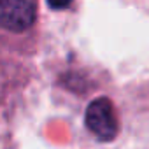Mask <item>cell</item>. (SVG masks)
<instances>
[{
    "label": "cell",
    "instance_id": "6da1fadb",
    "mask_svg": "<svg viewBox=\"0 0 149 149\" xmlns=\"http://www.w3.org/2000/svg\"><path fill=\"white\" fill-rule=\"evenodd\" d=\"M40 42V0H0V56H33Z\"/></svg>",
    "mask_w": 149,
    "mask_h": 149
},
{
    "label": "cell",
    "instance_id": "7a4b0ae2",
    "mask_svg": "<svg viewBox=\"0 0 149 149\" xmlns=\"http://www.w3.org/2000/svg\"><path fill=\"white\" fill-rule=\"evenodd\" d=\"M84 121L88 130L102 142H109L118 135V114L107 97L95 98L88 105L84 112Z\"/></svg>",
    "mask_w": 149,
    "mask_h": 149
},
{
    "label": "cell",
    "instance_id": "3957f363",
    "mask_svg": "<svg viewBox=\"0 0 149 149\" xmlns=\"http://www.w3.org/2000/svg\"><path fill=\"white\" fill-rule=\"evenodd\" d=\"M47 4L51 9H67L70 7L72 0H47Z\"/></svg>",
    "mask_w": 149,
    "mask_h": 149
},
{
    "label": "cell",
    "instance_id": "277c9868",
    "mask_svg": "<svg viewBox=\"0 0 149 149\" xmlns=\"http://www.w3.org/2000/svg\"><path fill=\"white\" fill-rule=\"evenodd\" d=\"M0 105H2V77H0Z\"/></svg>",
    "mask_w": 149,
    "mask_h": 149
}]
</instances>
